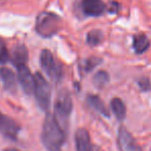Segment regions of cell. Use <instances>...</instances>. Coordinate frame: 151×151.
Here are the masks:
<instances>
[{"label": "cell", "mask_w": 151, "mask_h": 151, "mask_svg": "<svg viewBox=\"0 0 151 151\" xmlns=\"http://www.w3.org/2000/svg\"><path fill=\"white\" fill-rule=\"evenodd\" d=\"M41 140L47 151H62L66 133L56 120L54 114L47 113L42 125Z\"/></svg>", "instance_id": "6da1fadb"}, {"label": "cell", "mask_w": 151, "mask_h": 151, "mask_svg": "<svg viewBox=\"0 0 151 151\" xmlns=\"http://www.w3.org/2000/svg\"><path fill=\"white\" fill-rule=\"evenodd\" d=\"M72 108H73V102H72L71 95L67 90H62L58 93L56 103H55L54 116L64 131L67 127V122L72 112Z\"/></svg>", "instance_id": "7a4b0ae2"}, {"label": "cell", "mask_w": 151, "mask_h": 151, "mask_svg": "<svg viewBox=\"0 0 151 151\" xmlns=\"http://www.w3.org/2000/svg\"><path fill=\"white\" fill-rule=\"evenodd\" d=\"M61 27V18L52 12H41L36 19L35 30L42 37H52Z\"/></svg>", "instance_id": "3957f363"}, {"label": "cell", "mask_w": 151, "mask_h": 151, "mask_svg": "<svg viewBox=\"0 0 151 151\" xmlns=\"http://www.w3.org/2000/svg\"><path fill=\"white\" fill-rule=\"evenodd\" d=\"M35 99L37 101L40 109L46 110L50 109V99H52V90L48 84L47 80L42 76L41 73L36 72L34 75V91Z\"/></svg>", "instance_id": "277c9868"}, {"label": "cell", "mask_w": 151, "mask_h": 151, "mask_svg": "<svg viewBox=\"0 0 151 151\" xmlns=\"http://www.w3.org/2000/svg\"><path fill=\"white\" fill-rule=\"evenodd\" d=\"M40 65L46 74L54 81L58 82L63 76V70L61 66L55 61L52 54L48 50H43L40 54Z\"/></svg>", "instance_id": "5b68a950"}, {"label": "cell", "mask_w": 151, "mask_h": 151, "mask_svg": "<svg viewBox=\"0 0 151 151\" xmlns=\"http://www.w3.org/2000/svg\"><path fill=\"white\" fill-rule=\"evenodd\" d=\"M20 125L14 119L0 112V134L10 140H17Z\"/></svg>", "instance_id": "8992f818"}, {"label": "cell", "mask_w": 151, "mask_h": 151, "mask_svg": "<svg viewBox=\"0 0 151 151\" xmlns=\"http://www.w3.org/2000/svg\"><path fill=\"white\" fill-rule=\"evenodd\" d=\"M117 144L119 151H142L132 134L124 127H120L118 129Z\"/></svg>", "instance_id": "52a82bcc"}, {"label": "cell", "mask_w": 151, "mask_h": 151, "mask_svg": "<svg viewBox=\"0 0 151 151\" xmlns=\"http://www.w3.org/2000/svg\"><path fill=\"white\" fill-rule=\"evenodd\" d=\"M18 80L26 95L31 96L34 91V76L27 65L18 67Z\"/></svg>", "instance_id": "ba28073f"}, {"label": "cell", "mask_w": 151, "mask_h": 151, "mask_svg": "<svg viewBox=\"0 0 151 151\" xmlns=\"http://www.w3.org/2000/svg\"><path fill=\"white\" fill-rule=\"evenodd\" d=\"M81 8L86 16L99 17L105 12L106 5L102 0H82Z\"/></svg>", "instance_id": "9c48e42d"}, {"label": "cell", "mask_w": 151, "mask_h": 151, "mask_svg": "<svg viewBox=\"0 0 151 151\" xmlns=\"http://www.w3.org/2000/svg\"><path fill=\"white\" fill-rule=\"evenodd\" d=\"M75 146L77 151H93V146L91 145V137L86 129H78L75 133Z\"/></svg>", "instance_id": "30bf717a"}, {"label": "cell", "mask_w": 151, "mask_h": 151, "mask_svg": "<svg viewBox=\"0 0 151 151\" xmlns=\"http://www.w3.org/2000/svg\"><path fill=\"white\" fill-rule=\"evenodd\" d=\"M9 60L17 68L20 66L26 65L28 62V50H27L26 46L23 44H19V45L14 46L12 55L9 56Z\"/></svg>", "instance_id": "8fae6325"}, {"label": "cell", "mask_w": 151, "mask_h": 151, "mask_svg": "<svg viewBox=\"0 0 151 151\" xmlns=\"http://www.w3.org/2000/svg\"><path fill=\"white\" fill-rule=\"evenodd\" d=\"M0 77L3 82L4 88L9 93H16L17 91V80L14 73L8 68H1L0 69Z\"/></svg>", "instance_id": "7c38bea8"}, {"label": "cell", "mask_w": 151, "mask_h": 151, "mask_svg": "<svg viewBox=\"0 0 151 151\" xmlns=\"http://www.w3.org/2000/svg\"><path fill=\"white\" fill-rule=\"evenodd\" d=\"M86 101H88V105H90L93 109H95L97 112H99L100 114L104 115L105 117H109L110 116V113H109V111H108L107 107L105 106V104L103 103V101H102L99 96L88 95V97H86Z\"/></svg>", "instance_id": "4fadbf2b"}, {"label": "cell", "mask_w": 151, "mask_h": 151, "mask_svg": "<svg viewBox=\"0 0 151 151\" xmlns=\"http://www.w3.org/2000/svg\"><path fill=\"white\" fill-rule=\"evenodd\" d=\"M150 45L149 39L145 34H137L134 36L133 47L137 54H143L148 50Z\"/></svg>", "instance_id": "5bb4252c"}, {"label": "cell", "mask_w": 151, "mask_h": 151, "mask_svg": "<svg viewBox=\"0 0 151 151\" xmlns=\"http://www.w3.org/2000/svg\"><path fill=\"white\" fill-rule=\"evenodd\" d=\"M111 109L112 112L114 113V115L117 117L118 120H123L127 115V107L125 104L123 103V101L119 98H114L111 100Z\"/></svg>", "instance_id": "9a60e30c"}, {"label": "cell", "mask_w": 151, "mask_h": 151, "mask_svg": "<svg viewBox=\"0 0 151 151\" xmlns=\"http://www.w3.org/2000/svg\"><path fill=\"white\" fill-rule=\"evenodd\" d=\"M93 82L98 88H102L109 82V74L106 71H98L93 78Z\"/></svg>", "instance_id": "2e32d148"}, {"label": "cell", "mask_w": 151, "mask_h": 151, "mask_svg": "<svg viewBox=\"0 0 151 151\" xmlns=\"http://www.w3.org/2000/svg\"><path fill=\"white\" fill-rule=\"evenodd\" d=\"M102 40H103V33L100 30H91L86 35V42L91 46H96L100 44Z\"/></svg>", "instance_id": "e0dca14e"}, {"label": "cell", "mask_w": 151, "mask_h": 151, "mask_svg": "<svg viewBox=\"0 0 151 151\" xmlns=\"http://www.w3.org/2000/svg\"><path fill=\"white\" fill-rule=\"evenodd\" d=\"M9 60V54L6 48L5 42L2 38H0V64H5Z\"/></svg>", "instance_id": "ac0fdd59"}, {"label": "cell", "mask_w": 151, "mask_h": 151, "mask_svg": "<svg viewBox=\"0 0 151 151\" xmlns=\"http://www.w3.org/2000/svg\"><path fill=\"white\" fill-rule=\"evenodd\" d=\"M102 62L101 59L99 58H96V57H91V58L88 59L86 62V65H84V69H86V71L90 72L91 70L93 69V68L96 67V66H98L100 63Z\"/></svg>", "instance_id": "d6986e66"}, {"label": "cell", "mask_w": 151, "mask_h": 151, "mask_svg": "<svg viewBox=\"0 0 151 151\" xmlns=\"http://www.w3.org/2000/svg\"><path fill=\"white\" fill-rule=\"evenodd\" d=\"M138 84H139L140 88L143 91H148L151 90L150 80L147 77H142L141 79H139L138 80Z\"/></svg>", "instance_id": "ffe728a7"}, {"label": "cell", "mask_w": 151, "mask_h": 151, "mask_svg": "<svg viewBox=\"0 0 151 151\" xmlns=\"http://www.w3.org/2000/svg\"><path fill=\"white\" fill-rule=\"evenodd\" d=\"M119 9V4L117 2H110L109 3V6H108V10L109 12H112V14H115V12H118Z\"/></svg>", "instance_id": "44dd1931"}, {"label": "cell", "mask_w": 151, "mask_h": 151, "mask_svg": "<svg viewBox=\"0 0 151 151\" xmlns=\"http://www.w3.org/2000/svg\"><path fill=\"white\" fill-rule=\"evenodd\" d=\"M4 151H22V150H19V149H16V148H6Z\"/></svg>", "instance_id": "7402d4cb"}, {"label": "cell", "mask_w": 151, "mask_h": 151, "mask_svg": "<svg viewBox=\"0 0 151 151\" xmlns=\"http://www.w3.org/2000/svg\"><path fill=\"white\" fill-rule=\"evenodd\" d=\"M93 151H103L102 148H100L99 146H93Z\"/></svg>", "instance_id": "603a6c76"}]
</instances>
